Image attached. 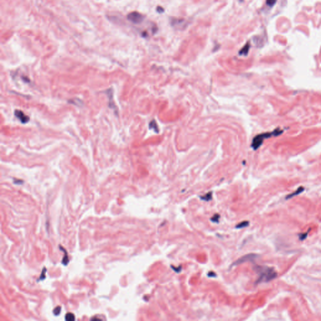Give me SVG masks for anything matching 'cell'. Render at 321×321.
<instances>
[{
  "label": "cell",
  "instance_id": "7a4b0ae2",
  "mask_svg": "<svg viewBox=\"0 0 321 321\" xmlns=\"http://www.w3.org/2000/svg\"><path fill=\"white\" fill-rule=\"evenodd\" d=\"M282 132H283V130H281L279 129H277L272 132H266V133L257 135V136H255L254 139H253L252 147H253V149L257 150V149L259 148L261 144H262V143L265 139L270 138L272 136H277L278 135L281 134Z\"/></svg>",
  "mask_w": 321,
  "mask_h": 321
},
{
  "label": "cell",
  "instance_id": "6da1fadb",
  "mask_svg": "<svg viewBox=\"0 0 321 321\" xmlns=\"http://www.w3.org/2000/svg\"><path fill=\"white\" fill-rule=\"evenodd\" d=\"M255 270L259 275V277L256 282L257 284L262 282H270L275 279L277 277V272L272 267L257 265L255 267Z\"/></svg>",
  "mask_w": 321,
  "mask_h": 321
},
{
  "label": "cell",
  "instance_id": "e0dca14e",
  "mask_svg": "<svg viewBox=\"0 0 321 321\" xmlns=\"http://www.w3.org/2000/svg\"><path fill=\"white\" fill-rule=\"evenodd\" d=\"M171 267H172V269H174V270H175V271H176V272H178V271H177V270H179V272H180V270H181V267H179V268L178 267V268H175V267H172V266H171Z\"/></svg>",
  "mask_w": 321,
  "mask_h": 321
},
{
  "label": "cell",
  "instance_id": "8992f818",
  "mask_svg": "<svg viewBox=\"0 0 321 321\" xmlns=\"http://www.w3.org/2000/svg\"><path fill=\"white\" fill-rule=\"evenodd\" d=\"M304 189H304L303 187H302V186L299 187V188L296 190V191H294V192L290 194V195H287V196H286V198H285V199H286V200H289V199H290V198H293V197H294V196H295L299 195V194H301V193H302V192L304 191Z\"/></svg>",
  "mask_w": 321,
  "mask_h": 321
},
{
  "label": "cell",
  "instance_id": "5bb4252c",
  "mask_svg": "<svg viewBox=\"0 0 321 321\" xmlns=\"http://www.w3.org/2000/svg\"><path fill=\"white\" fill-rule=\"evenodd\" d=\"M60 310H61V307L58 306V307H56L55 309L53 310V314L55 315H59V314L60 313Z\"/></svg>",
  "mask_w": 321,
  "mask_h": 321
},
{
  "label": "cell",
  "instance_id": "5b68a950",
  "mask_svg": "<svg viewBox=\"0 0 321 321\" xmlns=\"http://www.w3.org/2000/svg\"><path fill=\"white\" fill-rule=\"evenodd\" d=\"M15 116L18 118V119L21 121V122L23 124L27 123V122L29 121V118L28 116L25 114L23 112L20 110H16L15 111Z\"/></svg>",
  "mask_w": 321,
  "mask_h": 321
},
{
  "label": "cell",
  "instance_id": "9c48e42d",
  "mask_svg": "<svg viewBox=\"0 0 321 321\" xmlns=\"http://www.w3.org/2000/svg\"><path fill=\"white\" fill-rule=\"evenodd\" d=\"M248 225H249V221H244L240 223L239 224H238V225H236L235 227L236 228H242L248 226Z\"/></svg>",
  "mask_w": 321,
  "mask_h": 321
},
{
  "label": "cell",
  "instance_id": "ba28073f",
  "mask_svg": "<svg viewBox=\"0 0 321 321\" xmlns=\"http://www.w3.org/2000/svg\"><path fill=\"white\" fill-rule=\"evenodd\" d=\"M200 198L202 200H204L206 201H208L212 200V192H209L206 193L205 195L200 196Z\"/></svg>",
  "mask_w": 321,
  "mask_h": 321
},
{
  "label": "cell",
  "instance_id": "30bf717a",
  "mask_svg": "<svg viewBox=\"0 0 321 321\" xmlns=\"http://www.w3.org/2000/svg\"><path fill=\"white\" fill-rule=\"evenodd\" d=\"M75 319V315L72 313H68L65 315V320L68 321H72Z\"/></svg>",
  "mask_w": 321,
  "mask_h": 321
},
{
  "label": "cell",
  "instance_id": "52a82bcc",
  "mask_svg": "<svg viewBox=\"0 0 321 321\" xmlns=\"http://www.w3.org/2000/svg\"><path fill=\"white\" fill-rule=\"evenodd\" d=\"M250 43H247L242 49H241V50L239 52V54L240 55H245V56L247 55L248 53V52H249V49H250Z\"/></svg>",
  "mask_w": 321,
  "mask_h": 321
},
{
  "label": "cell",
  "instance_id": "7c38bea8",
  "mask_svg": "<svg viewBox=\"0 0 321 321\" xmlns=\"http://www.w3.org/2000/svg\"><path fill=\"white\" fill-rule=\"evenodd\" d=\"M219 218V215L218 214H214L212 218H211V220H212L213 222L218 223L219 221H218Z\"/></svg>",
  "mask_w": 321,
  "mask_h": 321
},
{
  "label": "cell",
  "instance_id": "2e32d148",
  "mask_svg": "<svg viewBox=\"0 0 321 321\" xmlns=\"http://www.w3.org/2000/svg\"><path fill=\"white\" fill-rule=\"evenodd\" d=\"M157 10H158V11L159 13H163V12L164 11L163 8L160 7V6H158V7L157 8Z\"/></svg>",
  "mask_w": 321,
  "mask_h": 321
},
{
  "label": "cell",
  "instance_id": "3957f363",
  "mask_svg": "<svg viewBox=\"0 0 321 321\" xmlns=\"http://www.w3.org/2000/svg\"><path fill=\"white\" fill-rule=\"evenodd\" d=\"M128 18L130 22H133L134 23H141L143 20L144 16L141 14L139 13L138 12H132L129 13L128 16Z\"/></svg>",
  "mask_w": 321,
  "mask_h": 321
},
{
  "label": "cell",
  "instance_id": "9a60e30c",
  "mask_svg": "<svg viewBox=\"0 0 321 321\" xmlns=\"http://www.w3.org/2000/svg\"><path fill=\"white\" fill-rule=\"evenodd\" d=\"M45 269H46V268H44L43 271L42 272L41 275H40V280H43V279H44V278H45V273L46 272V270L45 271Z\"/></svg>",
  "mask_w": 321,
  "mask_h": 321
},
{
  "label": "cell",
  "instance_id": "4fadbf2b",
  "mask_svg": "<svg viewBox=\"0 0 321 321\" xmlns=\"http://www.w3.org/2000/svg\"><path fill=\"white\" fill-rule=\"evenodd\" d=\"M276 1L277 0H267V1H266V3H267V5L270 6H272L275 5Z\"/></svg>",
  "mask_w": 321,
  "mask_h": 321
},
{
  "label": "cell",
  "instance_id": "8fae6325",
  "mask_svg": "<svg viewBox=\"0 0 321 321\" xmlns=\"http://www.w3.org/2000/svg\"><path fill=\"white\" fill-rule=\"evenodd\" d=\"M309 231H308L307 233H302V234H300L299 235V240H301V241H303L305 240L307 237V235H308V233H309Z\"/></svg>",
  "mask_w": 321,
  "mask_h": 321
},
{
  "label": "cell",
  "instance_id": "277c9868",
  "mask_svg": "<svg viewBox=\"0 0 321 321\" xmlns=\"http://www.w3.org/2000/svg\"><path fill=\"white\" fill-rule=\"evenodd\" d=\"M257 257H258V255L255 254V253H250V254L244 255L242 257H241V258H240L239 259L236 260L233 265H236L245 263L246 262V261H253L255 259H256Z\"/></svg>",
  "mask_w": 321,
  "mask_h": 321
}]
</instances>
